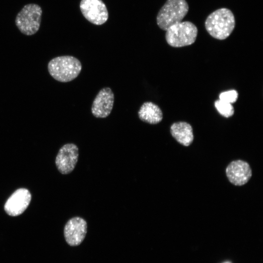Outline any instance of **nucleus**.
<instances>
[{
    "label": "nucleus",
    "mask_w": 263,
    "mask_h": 263,
    "mask_svg": "<svg viewBox=\"0 0 263 263\" xmlns=\"http://www.w3.org/2000/svg\"><path fill=\"white\" fill-rule=\"evenodd\" d=\"M235 26V19L232 12L226 8L218 9L206 18L205 27L213 38L224 40L232 33Z\"/></svg>",
    "instance_id": "f257e3e1"
},
{
    "label": "nucleus",
    "mask_w": 263,
    "mask_h": 263,
    "mask_svg": "<svg viewBox=\"0 0 263 263\" xmlns=\"http://www.w3.org/2000/svg\"><path fill=\"white\" fill-rule=\"evenodd\" d=\"M47 67L51 76L61 82H70L75 79L82 69L80 61L71 56L54 57L48 62Z\"/></svg>",
    "instance_id": "f03ea898"
},
{
    "label": "nucleus",
    "mask_w": 263,
    "mask_h": 263,
    "mask_svg": "<svg viewBox=\"0 0 263 263\" xmlns=\"http://www.w3.org/2000/svg\"><path fill=\"white\" fill-rule=\"evenodd\" d=\"M189 9L186 0H167L156 17L159 27L166 31L170 26L181 22Z\"/></svg>",
    "instance_id": "7ed1b4c3"
},
{
    "label": "nucleus",
    "mask_w": 263,
    "mask_h": 263,
    "mask_svg": "<svg viewBox=\"0 0 263 263\" xmlns=\"http://www.w3.org/2000/svg\"><path fill=\"white\" fill-rule=\"evenodd\" d=\"M168 44L173 47H182L192 44L198 34L196 26L189 21L180 22L170 26L166 31Z\"/></svg>",
    "instance_id": "20e7f679"
},
{
    "label": "nucleus",
    "mask_w": 263,
    "mask_h": 263,
    "mask_svg": "<svg viewBox=\"0 0 263 263\" xmlns=\"http://www.w3.org/2000/svg\"><path fill=\"white\" fill-rule=\"evenodd\" d=\"M42 13L41 7L37 4L24 6L15 19L16 25L20 32L26 36L36 34L40 28Z\"/></svg>",
    "instance_id": "39448f33"
},
{
    "label": "nucleus",
    "mask_w": 263,
    "mask_h": 263,
    "mask_svg": "<svg viewBox=\"0 0 263 263\" xmlns=\"http://www.w3.org/2000/svg\"><path fill=\"white\" fill-rule=\"evenodd\" d=\"M80 9L84 17L95 25L104 23L108 19V12L102 0H81Z\"/></svg>",
    "instance_id": "423d86ee"
},
{
    "label": "nucleus",
    "mask_w": 263,
    "mask_h": 263,
    "mask_svg": "<svg viewBox=\"0 0 263 263\" xmlns=\"http://www.w3.org/2000/svg\"><path fill=\"white\" fill-rule=\"evenodd\" d=\"M79 156L78 148L73 143L64 145L59 150L56 158V165L63 174L71 173L75 169Z\"/></svg>",
    "instance_id": "0eeeda50"
},
{
    "label": "nucleus",
    "mask_w": 263,
    "mask_h": 263,
    "mask_svg": "<svg viewBox=\"0 0 263 263\" xmlns=\"http://www.w3.org/2000/svg\"><path fill=\"white\" fill-rule=\"evenodd\" d=\"M87 231V224L85 219L78 216L71 218L64 228L65 241L70 246H77L83 241Z\"/></svg>",
    "instance_id": "6e6552de"
},
{
    "label": "nucleus",
    "mask_w": 263,
    "mask_h": 263,
    "mask_svg": "<svg viewBox=\"0 0 263 263\" xmlns=\"http://www.w3.org/2000/svg\"><path fill=\"white\" fill-rule=\"evenodd\" d=\"M225 173L229 181L236 186L247 183L252 176V169L249 164L242 160L231 161L225 169Z\"/></svg>",
    "instance_id": "1a4fd4ad"
},
{
    "label": "nucleus",
    "mask_w": 263,
    "mask_h": 263,
    "mask_svg": "<svg viewBox=\"0 0 263 263\" xmlns=\"http://www.w3.org/2000/svg\"><path fill=\"white\" fill-rule=\"evenodd\" d=\"M114 96L109 87L101 89L94 98L92 105L91 112L96 118H106L113 108Z\"/></svg>",
    "instance_id": "9d476101"
},
{
    "label": "nucleus",
    "mask_w": 263,
    "mask_h": 263,
    "mask_svg": "<svg viewBox=\"0 0 263 263\" xmlns=\"http://www.w3.org/2000/svg\"><path fill=\"white\" fill-rule=\"evenodd\" d=\"M31 200V194L26 188L17 189L6 201L4 208L10 216L21 214L27 208Z\"/></svg>",
    "instance_id": "9b49d317"
},
{
    "label": "nucleus",
    "mask_w": 263,
    "mask_h": 263,
    "mask_svg": "<svg viewBox=\"0 0 263 263\" xmlns=\"http://www.w3.org/2000/svg\"><path fill=\"white\" fill-rule=\"evenodd\" d=\"M170 131L172 137L184 146H189L193 141L192 128L187 122H178L172 124Z\"/></svg>",
    "instance_id": "f8f14e48"
},
{
    "label": "nucleus",
    "mask_w": 263,
    "mask_h": 263,
    "mask_svg": "<svg viewBox=\"0 0 263 263\" xmlns=\"http://www.w3.org/2000/svg\"><path fill=\"white\" fill-rule=\"evenodd\" d=\"M138 115L141 121L150 124H158L163 119V113L161 109L150 101L145 102L141 106L138 112Z\"/></svg>",
    "instance_id": "ddd939ff"
},
{
    "label": "nucleus",
    "mask_w": 263,
    "mask_h": 263,
    "mask_svg": "<svg viewBox=\"0 0 263 263\" xmlns=\"http://www.w3.org/2000/svg\"><path fill=\"white\" fill-rule=\"evenodd\" d=\"M217 111L222 116L226 118L232 116L234 113V109L231 104L221 100H217L214 103Z\"/></svg>",
    "instance_id": "4468645a"
},
{
    "label": "nucleus",
    "mask_w": 263,
    "mask_h": 263,
    "mask_svg": "<svg viewBox=\"0 0 263 263\" xmlns=\"http://www.w3.org/2000/svg\"><path fill=\"white\" fill-rule=\"evenodd\" d=\"M238 97V92L236 90H232L221 93L219 95V99L232 104L236 101Z\"/></svg>",
    "instance_id": "2eb2a0df"
}]
</instances>
